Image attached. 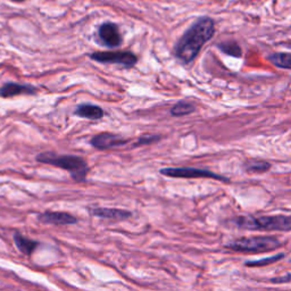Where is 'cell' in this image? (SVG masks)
<instances>
[{"label":"cell","instance_id":"cell-1","mask_svg":"<svg viewBox=\"0 0 291 291\" xmlns=\"http://www.w3.org/2000/svg\"><path fill=\"white\" fill-rule=\"evenodd\" d=\"M215 34V22L210 17L198 19L185 34L180 38L174 47V55L181 63L188 65L195 61L202 48Z\"/></svg>","mask_w":291,"mask_h":291},{"label":"cell","instance_id":"cell-2","mask_svg":"<svg viewBox=\"0 0 291 291\" xmlns=\"http://www.w3.org/2000/svg\"><path fill=\"white\" fill-rule=\"evenodd\" d=\"M37 161L42 164H48L68 171L71 178L75 182H84L90 169L85 159L75 155H58L55 152L46 151L38 155Z\"/></svg>","mask_w":291,"mask_h":291},{"label":"cell","instance_id":"cell-3","mask_svg":"<svg viewBox=\"0 0 291 291\" xmlns=\"http://www.w3.org/2000/svg\"><path fill=\"white\" fill-rule=\"evenodd\" d=\"M238 228L245 230H264V231H285L288 232L291 229V220L286 215L274 216H238L232 221Z\"/></svg>","mask_w":291,"mask_h":291},{"label":"cell","instance_id":"cell-4","mask_svg":"<svg viewBox=\"0 0 291 291\" xmlns=\"http://www.w3.org/2000/svg\"><path fill=\"white\" fill-rule=\"evenodd\" d=\"M282 246L281 241L271 235H258V237L241 238L229 242L227 248L238 252H266L272 251Z\"/></svg>","mask_w":291,"mask_h":291},{"label":"cell","instance_id":"cell-5","mask_svg":"<svg viewBox=\"0 0 291 291\" xmlns=\"http://www.w3.org/2000/svg\"><path fill=\"white\" fill-rule=\"evenodd\" d=\"M161 174L169 178H180V179H200V178H207L217 180L228 183L230 179L227 176L216 174L209 169L205 168H197V167H164L161 168Z\"/></svg>","mask_w":291,"mask_h":291},{"label":"cell","instance_id":"cell-6","mask_svg":"<svg viewBox=\"0 0 291 291\" xmlns=\"http://www.w3.org/2000/svg\"><path fill=\"white\" fill-rule=\"evenodd\" d=\"M92 61L102 64H116L124 68H131L137 64L138 57L131 51H97L89 55Z\"/></svg>","mask_w":291,"mask_h":291},{"label":"cell","instance_id":"cell-7","mask_svg":"<svg viewBox=\"0 0 291 291\" xmlns=\"http://www.w3.org/2000/svg\"><path fill=\"white\" fill-rule=\"evenodd\" d=\"M97 34H98L100 43L107 48H112V49L119 48L123 42L122 34L115 23L106 22L102 24Z\"/></svg>","mask_w":291,"mask_h":291},{"label":"cell","instance_id":"cell-8","mask_svg":"<svg viewBox=\"0 0 291 291\" xmlns=\"http://www.w3.org/2000/svg\"><path fill=\"white\" fill-rule=\"evenodd\" d=\"M127 143H129V140L123 139L121 136L109 132L99 133L90 140V144H91L92 147L99 149V150H107V149L114 147H121V146L126 145Z\"/></svg>","mask_w":291,"mask_h":291},{"label":"cell","instance_id":"cell-9","mask_svg":"<svg viewBox=\"0 0 291 291\" xmlns=\"http://www.w3.org/2000/svg\"><path fill=\"white\" fill-rule=\"evenodd\" d=\"M39 221L43 224L51 225H72L78 223V218L66 212H44L40 214Z\"/></svg>","mask_w":291,"mask_h":291},{"label":"cell","instance_id":"cell-10","mask_svg":"<svg viewBox=\"0 0 291 291\" xmlns=\"http://www.w3.org/2000/svg\"><path fill=\"white\" fill-rule=\"evenodd\" d=\"M37 92V89L30 84H20V83L9 82L0 86V97L10 98V97L19 95H33Z\"/></svg>","mask_w":291,"mask_h":291},{"label":"cell","instance_id":"cell-11","mask_svg":"<svg viewBox=\"0 0 291 291\" xmlns=\"http://www.w3.org/2000/svg\"><path fill=\"white\" fill-rule=\"evenodd\" d=\"M89 212L92 216L107 218V220L124 221L132 216V213L127 212V210L117 208H106V207H93V208L89 209Z\"/></svg>","mask_w":291,"mask_h":291},{"label":"cell","instance_id":"cell-12","mask_svg":"<svg viewBox=\"0 0 291 291\" xmlns=\"http://www.w3.org/2000/svg\"><path fill=\"white\" fill-rule=\"evenodd\" d=\"M74 114L79 117H82V119L91 121H99L105 115L102 107L93 105V104H81L76 107Z\"/></svg>","mask_w":291,"mask_h":291},{"label":"cell","instance_id":"cell-13","mask_svg":"<svg viewBox=\"0 0 291 291\" xmlns=\"http://www.w3.org/2000/svg\"><path fill=\"white\" fill-rule=\"evenodd\" d=\"M14 242H15L19 250L26 256L32 255V252L36 250L38 246H39V242L24 237L23 234L19 233V232H16V233L14 234Z\"/></svg>","mask_w":291,"mask_h":291},{"label":"cell","instance_id":"cell-14","mask_svg":"<svg viewBox=\"0 0 291 291\" xmlns=\"http://www.w3.org/2000/svg\"><path fill=\"white\" fill-rule=\"evenodd\" d=\"M244 167L248 173H265L271 169L272 164L261 159H251L245 163Z\"/></svg>","mask_w":291,"mask_h":291},{"label":"cell","instance_id":"cell-15","mask_svg":"<svg viewBox=\"0 0 291 291\" xmlns=\"http://www.w3.org/2000/svg\"><path fill=\"white\" fill-rule=\"evenodd\" d=\"M268 60L279 68L290 70L291 68V55L289 53H275L270 55Z\"/></svg>","mask_w":291,"mask_h":291},{"label":"cell","instance_id":"cell-16","mask_svg":"<svg viewBox=\"0 0 291 291\" xmlns=\"http://www.w3.org/2000/svg\"><path fill=\"white\" fill-rule=\"evenodd\" d=\"M196 110V107L193 104L185 102V100H181V102H178L174 106L171 108V115L174 117H181L189 115V114L193 113Z\"/></svg>","mask_w":291,"mask_h":291},{"label":"cell","instance_id":"cell-17","mask_svg":"<svg viewBox=\"0 0 291 291\" xmlns=\"http://www.w3.org/2000/svg\"><path fill=\"white\" fill-rule=\"evenodd\" d=\"M217 48L222 53L229 55V56L237 58H240L242 56L241 47L239 46V43L235 42V41H224V42L218 43Z\"/></svg>","mask_w":291,"mask_h":291},{"label":"cell","instance_id":"cell-18","mask_svg":"<svg viewBox=\"0 0 291 291\" xmlns=\"http://www.w3.org/2000/svg\"><path fill=\"white\" fill-rule=\"evenodd\" d=\"M285 257V254H278L274 256H271V257H266V258H262L258 259V261H249L246 262L245 265L249 266V268H258V266H266L270 264H273V263H276Z\"/></svg>","mask_w":291,"mask_h":291},{"label":"cell","instance_id":"cell-19","mask_svg":"<svg viewBox=\"0 0 291 291\" xmlns=\"http://www.w3.org/2000/svg\"><path fill=\"white\" fill-rule=\"evenodd\" d=\"M162 139L161 136H157V134H143V136L139 137L136 146H146V145H151L154 143H157Z\"/></svg>","mask_w":291,"mask_h":291},{"label":"cell","instance_id":"cell-20","mask_svg":"<svg viewBox=\"0 0 291 291\" xmlns=\"http://www.w3.org/2000/svg\"><path fill=\"white\" fill-rule=\"evenodd\" d=\"M290 280H291V274L288 272L286 273V275L278 276V278H272L270 281L272 283H275V285H278V283H289Z\"/></svg>","mask_w":291,"mask_h":291},{"label":"cell","instance_id":"cell-21","mask_svg":"<svg viewBox=\"0 0 291 291\" xmlns=\"http://www.w3.org/2000/svg\"><path fill=\"white\" fill-rule=\"evenodd\" d=\"M13 1H16V2H21V1H24V0H13Z\"/></svg>","mask_w":291,"mask_h":291}]
</instances>
